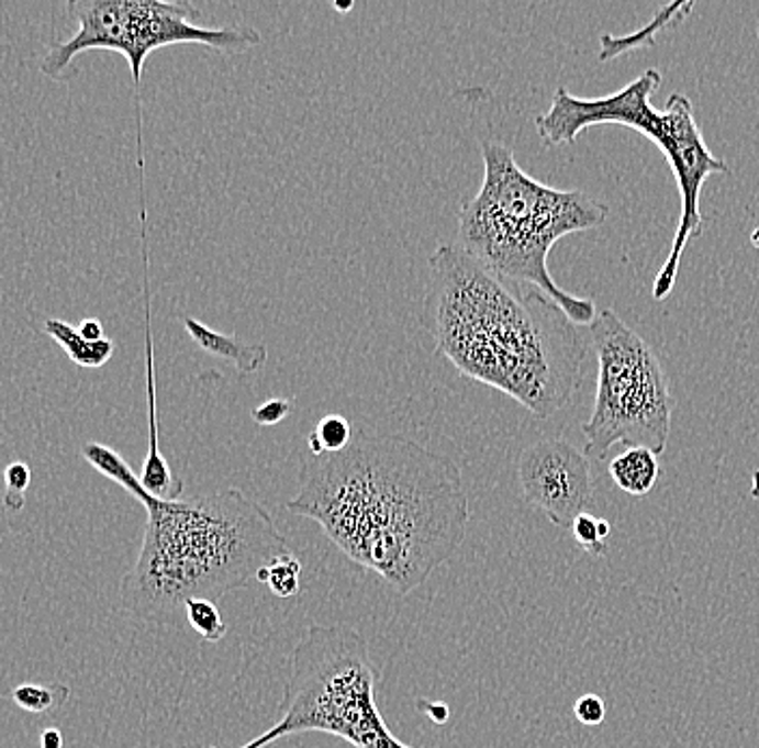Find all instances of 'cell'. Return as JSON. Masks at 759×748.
<instances>
[{
    "label": "cell",
    "instance_id": "1",
    "mask_svg": "<svg viewBox=\"0 0 759 748\" xmlns=\"http://www.w3.org/2000/svg\"><path fill=\"white\" fill-rule=\"evenodd\" d=\"M286 510L317 522L351 563L409 595L467 539L470 503L456 461L406 434L356 429L339 454L302 461Z\"/></svg>",
    "mask_w": 759,
    "mask_h": 748
},
{
    "label": "cell",
    "instance_id": "2",
    "mask_svg": "<svg viewBox=\"0 0 759 748\" xmlns=\"http://www.w3.org/2000/svg\"><path fill=\"white\" fill-rule=\"evenodd\" d=\"M423 317L462 376L548 418L574 400L589 347L577 324L544 291L507 281L458 244H438L427 261Z\"/></svg>",
    "mask_w": 759,
    "mask_h": 748
},
{
    "label": "cell",
    "instance_id": "3",
    "mask_svg": "<svg viewBox=\"0 0 759 748\" xmlns=\"http://www.w3.org/2000/svg\"><path fill=\"white\" fill-rule=\"evenodd\" d=\"M82 458L147 512L138 559L119 589L121 606L143 622H169L190 598L216 602L290 552L266 507L237 488L165 501L141 485L115 449L87 443Z\"/></svg>",
    "mask_w": 759,
    "mask_h": 748
},
{
    "label": "cell",
    "instance_id": "4",
    "mask_svg": "<svg viewBox=\"0 0 759 748\" xmlns=\"http://www.w3.org/2000/svg\"><path fill=\"white\" fill-rule=\"evenodd\" d=\"M481 156L483 181L460 210L458 246L490 272L544 291L577 326H589L595 302L559 288L548 257L561 237L600 227L609 219L606 203L537 181L499 141H483Z\"/></svg>",
    "mask_w": 759,
    "mask_h": 748
},
{
    "label": "cell",
    "instance_id": "5",
    "mask_svg": "<svg viewBox=\"0 0 759 748\" xmlns=\"http://www.w3.org/2000/svg\"><path fill=\"white\" fill-rule=\"evenodd\" d=\"M660 85L662 74L658 69H645L626 87L604 98H577L559 87L550 109L535 116L539 138L552 147L577 143L579 134L591 125L615 123L647 136L667 158L680 190L682 210L671 253L651 288V295L658 302L667 300L676 288L684 248L691 239L700 237L705 225L700 203L703 183L710 175L729 174V165L707 149L693 104L684 93L669 96L662 111L651 104V96Z\"/></svg>",
    "mask_w": 759,
    "mask_h": 748
},
{
    "label": "cell",
    "instance_id": "6",
    "mask_svg": "<svg viewBox=\"0 0 759 748\" xmlns=\"http://www.w3.org/2000/svg\"><path fill=\"white\" fill-rule=\"evenodd\" d=\"M380 669L350 626L311 624L288 660L279 721L239 748H266L317 732L354 748H414L395 738L376 703Z\"/></svg>",
    "mask_w": 759,
    "mask_h": 748
},
{
    "label": "cell",
    "instance_id": "7",
    "mask_svg": "<svg viewBox=\"0 0 759 748\" xmlns=\"http://www.w3.org/2000/svg\"><path fill=\"white\" fill-rule=\"evenodd\" d=\"M589 337L598 356V389L583 423L584 456L604 460L615 445L660 456L676 402L656 351L613 309L595 315Z\"/></svg>",
    "mask_w": 759,
    "mask_h": 748
},
{
    "label": "cell",
    "instance_id": "8",
    "mask_svg": "<svg viewBox=\"0 0 759 748\" xmlns=\"http://www.w3.org/2000/svg\"><path fill=\"white\" fill-rule=\"evenodd\" d=\"M67 9L78 20V31L55 44L40 63L42 74L53 80H60L78 55L109 51L125 57L138 93L145 60L160 48L199 44L214 53L242 55L261 44V35L253 26L197 24L201 11L188 0H76Z\"/></svg>",
    "mask_w": 759,
    "mask_h": 748
},
{
    "label": "cell",
    "instance_id": "9",
    "mask_svg": "<svg viewBox=\"0 0 759 748\" xmlns=\"http://www.w3.org/2000/svg\"><path fill=\"white\" fill-rule=\"evenodd\" d=\"M518 481L526 503L559 528H572L593 503L589 458L563 438H544L526 447L518 460Z\"/></svg>",
    "mask_w": 759,
    "mask_h": 748
},
{
    "label": "cell",
    "instance_id": "10",
    "mask_svg": "<svg viewBox=\"0 0 759 748\" xmlns=\"http://www.w3.org/2000/svg\"><path fill=\"white\" fill-rule=\"evenodd\" d=\"M183 326L197 346L219 356V358H225L244 376L259 371L264 367V362L268 360V349L261 344H257V346L242 344L235 337L216 333L210 326H205L192 317H183Z\"/></svg>",
    "mask_w": 759,
    "mask_h": 748
},
{
    "label": "cell",
    "instance_id": "11",
    "mask_svg": "<svg viewBox=\"0 0 759 748\" xmlns=\"http://www.w3.org/2000/svg\"><path fill=\"white\" fill-rule=\"evenodd\" d=\"M609 475L626 494L645 496L654 490L660 475L658 456L645 447L626 449L609 464Z\"/></svg>",
    "mask_w": 759,
    "mask_h": 748
},
{
    "label": "cell",
    "instance_id": "12",
    "mask_svg": "<svg viewBox=\"0 0 759 748\" xmlns=\"http://www.w3.org/2000/svg\"><path fill=\"white\" fill-rule=\"evenodd\" d=\"M44 331L67 351L69 360L76 367L98 369V367H104L115 354V344L111 339L89 342L78 333V326H71L63 320H57V317L46 320Z\"/></svg>",
    "mask_w": 759,
    "mask_h": 748
},
{
    "label": "cell",
    "instance_id": "13",
    "mask_svg": "<svg viewBox=\"0 0 759 748\" xmlns=\"http://www.w3.org/2000/svg\"><path fill=\"white\" fill-rule=\"evenodd\" d=\"M351 438H354V427L350 421L342 414H328L309 434L306 445H309L311 456L339 454L350 445Z\"/></svg>",
    "mask_w": 759,
    "mask_h": 748
},
{
    "label": "cell",
    "instance_id": "14",
    "mask_svg": "<svg viewBox=\"0 0 759 748\" xmlns=\"http://www.w3.org/2000/svg\"><path fill=\"white\" fill-rule=\"evenodd\" d=\"M71 691L65 684H20L11 691V699L18 707L31 714H55L69 701Z\"/></svg>",
    "mask_w": 759,
    "mask_h": 748
},
{
    "label": "cell",
    "instance_id": "15",
    "mask_svg": "<svg viewBox=\"0 0 759 748\" xmlns=\"http://www.w3.org/2000/svg\"><path fill=\"white\" fill-rule=\"evenodd\" d=\"M257 582H264L270 587V591L277 598H295L302 591V563L295 559L292 552L275 559L270 566L261 568L257 576Z\"/></svg>",
    "mask_w": 759,
    "mask_h": 748
},
{
    "label": "cell",
    "instance_id": "16",
    "mask_svg": "<svg viewBox=\"0 0 759 748\" xmlns=\"http://www.w3.org/2000/svg\"><path fill=\"white\" fill-rule=\"evenodd\" d=\"M693 2H676V4H669V7H665V11L643 31V33H635V35H630V37H626L624 42L622 40H615V37H611V35H602L600 37V46H602V51H600V60H609V58L615 57V55H622V48H637V46H643L645 42V37H649V33H658L660 29H665V26H669V24H673L676 20H682L689 11H693Z\"/></svg>",
    "mask_w": 759,
    "mask_h": 748
},
{
    "label": "cell",
    "instance_id": "17",
    "mask_svg": "<svg viewBox=\"0 0 759 748\" xmlns=\"http://www.w3.org/2000/svg\"><path fill=\"white\" fill-rule=\"evenodd\" d=\"M183 615L188 626L199 634L208 643H219L227 634V624L223 622V615L212 600L203 598H190L183 604Z\"/></svg>",
    "mask_w": 759,
    "mask_h": 748
},
{
    "label": "cell",
    "instance_id": "18",
    "mask_svg": "<svg viewBox=\"0 0 759 748\" xmlns=\"http://www.w3.org/2000/svg\"><path fill=\"white\" fill-rule=\"evenodd\" d=\"M572 533L577 544L583 548L584 552L593 557H604L609 552L606 537L611 533V524L606 520L595 518L591 514H581L572 524Z\"/></svg>",
    "mask_w": 759,
    "mask_h": 748
},
{
    "label": "cell",
    "instance_id": "19",
    "mask_svg": "<svg viewBox=\"0 0 759 748\" xmlns=\"http://www.w3.org/2000/svg\"><path fill=\"white\" fill-rule=\"evenodd\" d=\"M31 485V468L24 461H13L4 468V496L2 505L7 512L18 514L26 505V492Z\"/></svg>",
    "mask_w": 759,
    "mask_h": 748
},
{
    "label": "cell",
    "instance_id": "20",
    "mask_svg": "<svg viewBox=\"0 0 759 748\" xmlns=\"http://www.w3.org/2000/svg\"><path fill=\"white\" fill-rule=\"evenodd\" d=\"M574 716L579 723H583L587 727H595L604 721L606 716V705L598 694H583L577 703H574Z\"/></svg>",
    "mask_w": 759,
    "mask_h": 748
},
{
    "label": "cell",
    "instance_id": "21",
    "mask_svg": "<svg viewBox=\"0 0 759 748\" xmlns=\"http://www.w3.org/2000/svg\"><path fill=\"white\" fill-rule=\"evenodd\" d=\"M290 412H292V403L288 400H268L253 410V421L261 427H268V425L281 423Z\"/></svg>",
    "mask_w": 759,
    "mask_h": 748
},
{
    "label": "cell",
    "instance_id": "22",
    "mask_svg": "<svg viewBox=\"0 0 759 748\" xmlns=\"http://www.w3.org/2000/svg\"><path fill=\"white\" fill-rule=\"evenodd\" d=\"M418 710H423L436 725H445L449 721V707L438 701H418Z\"/></svg>",
    "mask_w": 759,
    "mask_h": 748
},
{
    "label": "cell",
    "instance_id": "23",
    "mask_svg": "<svg viewBox=\"0 0 759 748\" xmlns=\"http://www.w3.org/2000/svg\"><path fill=\"white\" fill-rule=\"evenodd\" d=\"M78 333H80L85 339H89V342H102V339H107V337H104V326H102L100 320H85V322H80Z\"/></svg>",
    "mask_w": 759,
    "mask_h": 748
},
{
    "label": "cell",
    "instance_id": "24",
    "mask_svg": "<svg viewBox=\"0 0 759 748\" xmlns=\"http://www.w3.org/2000/svg\"><path fill=\"white\" fill-rule=\"evenodd\" d=\"M40 748H63V734L57 727H51L42 734L40 738Z\"/></svg>",
    "mask_w": 759,
    "mask_h": 748
},
{
    "label": "cell",
    "instance_id": "25",
    "mask_svg": "<svg viewBox=\"0 0 759 748\" xmlns=\"http://www.w3.org/2000/svg\"><path fill=\"white\" fill-rule=\"evenodd\" d=\"M758 31H759V26H758Z\"/></svg>",
    "mask_w": 759,
    "mask_h": 748
}]
</instances>
